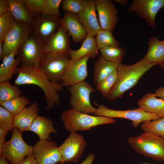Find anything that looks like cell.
I'll use <instances>...</instances> for the list:
<instances>
[{
	"label": "cell",
	"instance_id": "obj_21",
	"mask_svg": "<svg viewBox=\"0 0 164 164\" xmlns=\"http://www.w3.org/2000/svg\"><path fill=\"white\" fill-rule=\"evenodd\" d=\"M28 131L35 133L39 136V140H51L50 134L52 133L57 132L53 125L52 120L46 117L39 115L33 121Z\"/></svg>",
	"mask_w": 164,
	"mask_h": 164
},
{
	"label": "cell",
	"instance_id": "obj_15",
	"mask_svg": "<svg viewBox=\"0 0 164 164\" xmlns=\"http://www.w3.org/2000/svg\"><path fill=\"white\" fill-rule=\"evenodd\" d=\"M90 55L70 60L62 77L61 84L67 87L85 81L88 75L87 63Z\"/></svg>",
	"mask_w": 164,
	"mask_h": 164
},
{
	"label": "cell",
	"instance_id": "obj_12",
	"mask_svg": "<svg viewBox=\"0 0 164 164\" xmlns=\"http://www.w3.org/2000/svg\"><path fill=\"white\" fill-rule=\"evenodd\" d=\"M164 8V0H134L128 11L134 12L153 28H156L155 18L158 12Z\"/></svg>",
	"mask_w": 164,
	"mask_h": 164
},
{
	"label": "cell",
	"instance_id": "obj_45",
	"mask_svg": "<svg viewBox=\"0 0 164 164\" xmlns=\"http://www.w3.org/2000/svg\"><path fill=\"white\" fill-rule=\"evenodd\" d=\"M9 161L3 155H0V164H8Z\"/></svg>",
	"mask_w": 164,
	"mask_h": 164
},
{
	"label": "cell",
	"instance_id": "obj_49",
	"mask_svg": "<svg viewBox=\"0 0 164 164\" xmlns=\"http://www.w3.org/2000/svg\"><path fill=\"white\" fill-rule=\"evenodd\" d=\"M163 42H164V40H163Z\"/></svg>",
	"mask_w": 164,
	"mask_h": 164
},
{
	"label": "cell",
	"instance_id": "obj_26",
	"mask_svg": "<svg viewBox=\"0 0 164 164\" xmlns=\"http://www.w3.org/2000/svg\"><path fill=\"white\" fill-rule=\"evenodd\" d=\"M17 50L3 58L0 67V82L9 80L16 73L18 66L20 64L18 59L15 58Z\"/></svg>",
	"mask_w": 164,
	"mask_h": 164
},
{
	"label": "cell",
	"instance_id": "obj_34",
	"mask_svg": "<svg viewBox=\"0 0 164 164\" xmlns=\"http://www.w3.org/2000/svg\"><path fill=\"white\" fill-rule=\"evenodd\" d=\"M15 22L10 11L0 16V40H4L12 29Z\"/></svg>",
	"mask_w": 164,
	"mask_h": 164
},
{
	"label": "cell",
	"instance_id": "obj_13",
	"mask_svg": "<svg viewBox=\"0 0 164 164\" xmlns=\"http://www.w3.org/2000/svg\"><path fill=\"white\" fill-rule=\"evenodd\" d=\"M87 145L82 135L72 132L58 149L65 163H75L78 162L82 155Z\"/></svg>",
	"mask_w": 164,
	"mask_h": 164
},
{
	"label": "cell",
	"instance_id": "obj_27",
	"mask_svg": "<svg viewBox=\"0 0 164 164\" xmlns=\"http://www.w3.org/2000/svg\"><path fill=\"white\" fill-rule=\"evenodd\" d=\"M9 11L17 22H23L31 26L34 18L27 11L23 0H8Z\"/></svg>",
	"mask_w": 164,
	"mask_h": 164
},
{
	"label": "cell",
	"instance_id": "obj_14",
	"mask_svg": "<svg viewBox=\"0 0 164 164\" xmlns=\"http://www.w3.org/2000/svg\"><path fill=\"white\" fill-rule=\"evenodd\" d=\"M33 150L37 164L65 163L54 141L39 140L33 147Z\"/></svg>",
	"mask_w": 164,
	"mask_h": 164
},
{
	"label": "cell",
	"instance_id": "obj_3",
	"mask_svg": "<svg viewBox=\"0 0 164 164\" xmlns=\"http://www.w3.org/2000/svg\"><path fill=\"white\" fill-rule=\"evenodd\" d=\"M127 142L136 152L159 162H164V139L151 132L144 131L129 137Z\"/></svg>",
	"mask_w": 164,
	"mask_h": 164
},
{
	"label": "cell",
	"instance_id": "obj_33",
	"mask_svg": "<svg viewBox=\"0 0 164 164\" xmlns=\"http://www.w3.org/2000/svg\"><path fill=\"white\" fill-rule=\"evenodd\" d=\"M118 76L117 69L96 84V89L106 98L115 84Z\"/></svg>",
	"mask_w": 164,
	"mask_h": 164
},
{
	"label": "cell",
	"instance_id": "obj_9",
	"mask_svg": "<svg viewBox=\"0 0 164 164\" xmlns=\"http://www.w3.org/2000/svg\"><path fill=\"white\" fill-rule=\"evenodd\" d=\"M33 18L31 35L44 43L56 34L61 25V18L50 15L42 14Z\"/></svg>",
	"mask_w": 164,
	"mask_h": 164
},
{
	"label": "cell",
	"instance_id": "obj_30",
	"mask_svg": "<svg viewBox=\"0 0 164 164\" xmlns=\"http://www.w3.org/2000/svg\"><path fill=\"white\" fill-rule=\"evenodd\" d=\"M111 31L101 29L94 36L98 49L109 46H119L120 43Z\"/></svg>",
	"mask_w": 164,
	"mask_h": 164
},
{
	"label": "cell",
	"instance_id": "obj_48",
	"mask_svg": "<svg viewBox=\"0 0 164 164\" xmlns=\"http://www.w3.org/2000/svg\"><path fill=\"white\" fill-rule=\"evenodd\" d=\"M148 164L146 163H143V164Z\"/></svg>",
	"mask_w": 164,
	"mask_h": 164
},
{
	"label": "cell",
	"instance_id": "obj_11",
	"mask_svg": "<svg viewBox=\"0 0 164 164\" xmlns=\"http://www.w3.org/2000/svg\"><path fill=\"white\" fill-rule=\"evenodd\" d=\"M70 59L69 55L54 56L44 53L39 67L52 82L61 84L66 68Z\"/></svg>",
	"mask_w": 164,
	"mask_h": 164
},
{
	"label": "cell",
	"instance_id": "obj_10",
	"mask_svg": "<svg viewBox=\"0 0 164 164\" xmlns=\"http://www.w3.org/2000/svg\"><path fill=\"white\" fill-rule=\"evenodd\" d=\"M32 34L31 26L15 21L12 30L3 40V50L0 59L18 50Z\"/></svg>",
	"mask_w": 164,
	"mask_h": 164
},
{
	"label": "cell",
	"instance_id": "obj_17",
	"mask_svg": "<svg viewBox=\"0 0 164 164\" xmlns=\"http://www.w3.org/2000/svg\"><path fill=\"white\" fill-rule=\"evenodd\" d=\"M70 44L68 32L61 25L56 34L44 44L43 51L45 54L54 56L69 55Z\"/></svg>",
	"mask_w": 164,
	"mask_h": 164
},
{
	"label": "cell",
	"instance_id": "obj_31",
	"mask_svg": "<svg viewBox=\"0 0 164 164\" xmlns=\"http://www.w3.org/2000/svg\"><path fill=\"white\" fill-rule=\"evenodd\" d=\"M17 86L12 85L9 80L0 82V102L21 96L22 91Z\"/></svg>",
	"mask_w": 164,
	"mask_h": 164
},
{
	"label": "cell",
	"instance_id": "obj_32",
	"mask_svg": "<svg viewBox=\"0 0 164 164\" xmlns=\"http://www.w3.org/2000/svg\"><path fill=\"white\" fill-rule=\"evenodd\" d=\"M141 128L144 131L151 132L164 139V117L144 121Z\"/></svg>",
	"mask_w": 164,
	"mask_h": 164
},
{
	"label": "cell",
	"instance_id": "obj_42",
	"mask_svg": "<svg viewBox=\"0 0 164 164\" xmlns=\"http://www.w3.org/2000/svg\"><path fill=\"white\" fill-rule=\"evenodd\" d=\"M95 157L94 154L92 153H90L85 159L80 164H92ZM56 164H64L62 162H59Z\"/></svg>",
	"mask_w": 164,
	"mask_h": 164
},
{
	"label": "cell",
	"instance_id": "obj_39",
	"mask_svg": "<svg viewBox=\"0 0 164 164\" xmlns=\"http://www.w3.org/2000/svg\"><path fill=\"white\" fill-rule=\"evenodd\" d=\"M9 11V5L8 0H0V16Z\"/></svg>",
	"mask_w": 164,
	"mask_h": 164
},
{
	"label": "cell",
	"instance_id": "obj_20",
	"mask_svg": "<svg viewBox=\"0 0 164 164\" xmlns=\"http://www.w3.org/2000/svg\"><path fill=\"white\" fill-rule=\"evenodd\" d=\"M39 107L37 101L14 116V127L20 132L28 131L31 125L39 116Z\"/></svg>",
	"mask_w": 164,
	"mask_h": 164
},
{
	"label": "cell",
	"instance_id": "obj_37",
	"mask_svg": "<svg viewBox=\"0 0 164 164\" xmlns=\"http://www.w3.org/2000/svg\"><path fill=\"white\" fill-rule=\"evenodd\" d=\"M45 0H23L25 6L33 18L42 14Z\"/></svg>",
	"mask_w": 164,
	"mask_h": 164
},
{
	"label": "cell",
	"instance_id": "obj_7",
	"mask_svg": "<svg viewBox=\"0 0 164 164\" xmlns=\"http://www.w3.org/2000/svg\"><path fill=\"white\" fill-rule=\"evenodd\" d=\"M67 89L70 94L72 108L85 114H94L96 108L91 105L90 96L95 90L89 84L84 81L67 87Z\"/></svg>",
	"mask_w": 164,
	"mask_h": 164
},
{
	"label": "cell",
	"instance_id": "obj_2",
	"mask_svg": "<svg viewBox=\"0 0 164 164\" xmlns=\"http://www.w3.org/2000/svg\"><path fill=\"white\" fill-rule=\"evenodd\" d=\"M156 65L158 64L148 62L144 57L131 65H118L117 80L106 98L114 101L121 98L125 92L134 86L147 72Z\"/></svg>",
	"mask_w": 164,
	"mask_h": 164
},
{
	"label": "cell",
	"instance_id": "obj_19",
	"mask_svg": "<svg viewBox=\"0 0 164 164\" xmlns=\"http://www.w3.org/2000/svg\"><path fill=\"white\" fill-rule=\"evenodd\" d=\"M62 26L67 31L75 43H81L88 35L87 31L79 20L77 15L73 13L65 12L60 19Z\"/></svg>",
	"mask_w": 164,
	"mask_h": 164
},
{
	"label": "cell",
	"instance_id": "obj_35",
	"mask_svg": "<svg viewBox=\"0 0 164 164\" xmlns=\"http://www.w3.org/2000/svg\"><path fill=\"white\" fill-rule=\"evenodd\" d=\"M14 115L5 108L0 106V128L12 131L14 127Z\"/></svg>",
	"mask_w": 164,
	"mask_h": 164
},
{
	"label": "cell",
	"instance_id": "obj_23",
	"mask_svg": "<svg viewBox=\"0 0 164 164\" xmlns=\"http://www.w3.org/2000/svg\"><path fill=\"white\" fill-rule=\"evenodd\" d=\"M118 65L105 60L101 54L94 65L93 81L97 84L117 69Z\"/></svg>",
	"mask_w": 164,
	"mask_h": 164
},
{
	"label": "cell",
	"instance_id": "obj_28",
	"mask_svg": "<svg viewBox=\"0 0 164 164\" xmlns=\"http://www.w3.org/2000/svg\"><path fill=\"white\" fill-rule=\"evenodd\" d=\"M30 101L26 97L20 96L0 102V105L8 110L14 116L19 114L26 106L31 104Z\"/></svg>",
	"mask_w": 164,
	"mask_h": 164
},
{
	"label": "cell",
	"instance_id": "obj_38",
	"mask_svg": "<svg viewBox=\"0 0 164 164\" xmlns=\"http://www.w3.org/2000/svg\"><path fill=\"white\" fill-rule=\"evenodd\" d=\"M83 1V0H62L61 5L63 11L77 15L81 9Z\"/></svg>",
	"mask_w": 164,
	"mask_h": 164
},
{
	"label": "cell",
	"instance_id": "obj_1",
	"mask_svg": "<svg viewBox=\"0 0 164 164\" xmlns=\"http://www.w3.org/2000/svg\"><path fill=\"white\" fill-rule=\"evenodd\" d=\"M16 74L18 76L14 81L15 85L18 86L33 84L42 89L46 103V111L55 108L56 106H59L60 99L59 93L63 89L62 84L50 81L39 68L21 66L17 68Z\"/></svg>",
	"mask_w": 164,
	"mask_h": 164
},
{
	"label": "cell",
	"instance_id": "obj_40",
	"mask_svg": "<svg viewBox=\"0 0 164 164\" xmlns=\"http://www.w3.org/2000/svg\"><path fill=\"white\" fill-rule=\"evenodd\" d=\"M9 131L7 130L0 128V153H1L4 144L5 137L9 133Z\"/></svg>",
	"mask_w": 164,
	"mask_h": 164
},
{
	"label": "cell",
	"instance_id": "obj_47",
	"mask_svg": "<svg viewBox=\"0 0 164 164\" xmlns=\"http://www.w3.org/2000/svg\"><path fill=\"white\" fill-rule=\"evenodd\" d=\"M159 65L161 68L164 69V61L160 63Z\"/></svg>",
	"mask_w": 164,
	"mask_h": 164
},
{
	"label": "cell",
	"instance_id": "obj_5",
	"mask_svg": "<svg viewBox=\"0 0 164 164\" xmlns=\"http://www.w3.org/2000/svg\"><path fill=\"white\" fill-rule=\"evenodd\" d=\"M22 133L14 127L11 138L5 142L0 153L11 164H19L27 156L33 154V146L25 142Z\"/></svg>",
	"mask_w": 164,
	"mask_h": 164
},
{
	"label": "cell",
	"instance_id": "obj_43",
	"mask_svg": "<svg viewBox=\"0 0 164 164\" xmlns=\"http://www.w3.org/2000/svg\"><path fill=\"white\" fill-rule=\"evenodd\" d=\"M156 97L164 100V87H161L157 89L154 93Z\"/></svg>",
	"mask_w": 164,
	"mask_h": 164
},
{
	"label": "cell",
	"instance_id": "obj_46",
	"mask_svg": "<svg viewBox=\"0 0 164 164\" xmlns=\"http://www.w3.org/2000/svg\"><path fill=\"white\" fill-rule=\"evenodd\" d=\"M3 43V40H0V56H1L2 52Z\"/></svg>",
	"mask_w": 164,
	"mask_h": 164
},
{
	"label": "cell",
	"instance_id": "obj_36",
	"mask_svg": "<svg viewBox=\"0 0 164 164\" xmlns=\"http://www.w3.org/2000/svg\"><path fill=\"white\" fill-rule=\"evenodd\" d=\"M62 0H45L42 14L60 18L59 7Z\"/></svg>",
	"mask_w": 164,
	"mask_h": 164
},
{
	"label": "cell",
	"instance_id": "obj_29",
	"mask_svg": "<svg viewBox=\"0 0 164 164\" xmlns=\"http://www.w3.org/2000/svg\"><path fill=\"white\" fill-rule=\"evenodd\" d=\"M101 55L106 60L118 65L121 64L126 52L119 46H109L99 50Z\"/></svg>",
	"mask_w": 164,
	"mask_h": 164
},
{
	"label": "cell",
	"instance_id": "obj_44",
	"mask_svg": "<svg viewBox=\"0 0 164 164\" xmlns=\"http://www.w3.org/2000/svg\"><path fill=\"white\" fill-rule=\"evenodd\" d=\"M113 2L123 6L127 5L128 2V0H113Z\"/></svg>",
	"mask_w": 164,
	"mask_h": 164
},
{
	"label": "cell",
	"instance_id": "obj_22",
	"mask_svg": "<svg viewBox=\"0 0 164 164\" xmlns=\"http://www.w3.org/2000/svg\"><path fill=\"white\" fill-rule=\"evenodd\" d=\"M139 107L144 111L164 117V100L156 98L154 93H147L138 102Z\"/></svg>",
	"mask_w": 164,
	"mask_h": 164
},
{
	"label": "cell",
	"instance_id": "obj_4",
	"mask_svg": "<svg viewBox=\"0 0 164 164\" xmlns=\"http://www.w3.org/2000/svg\"><path fill=\"white\" fill-rule=\"evenodd\" d=\"M60 118L65 129L70 133L89 131L93 127L116 121L114 118L90 115L72 108L63 111Z\"/></svg>",
	"mask_w": 164,
	"mask_h": 164
},
{
	"label": "cell",
	"instance_id": "obj_8",
	"mask_svg": "<svg viewBox=\"0 0 164 164\" xmlns=\"http://www.w3.org/2000/svg\"><path fill=\"white\" fill-rule=\"evenodd\" d=\"M44 44L31 35L17 50L16 55L21 66L39 68L44 55Z\"/></svg>",
	"mask_w": 164,
	"mask_h": 164
},
{
	"label": "cell",
	"instance_id": "obj_6",
	"mask_svg": "<svg viewBox=\"0 0 164 164\" xmlns=\"http://www.w3.org/2000/svg\"><path fill=\"white\" fill-rule=\"evenodd\" d=\"M94 103L97 107L94 114V116L129 119L132 121V125L135 128H137L141 123L144 121L160 118L155 114L147 112L139 108L133 109L118 110L110 109L103 104L99 105L94 101Z\"/></svg>",
	"mask_w": 164,
	"mask_h": 164
},
{
	"label": "cell",
	"instance_id": "obj_16",
	"mask_svg": "<svg viewBox=\"0 0 164 164\" xmlns=\"http://www.w3.org/2000/svg\"><path fill=\"white\" fill-rule=\"evenodd\" d=\"M101 29L112 32L118 21V12L116 6L110 0H94Z\"/></svg>",
	"mask_w": 164,
	"mask_h": 164
},
{
	"label": "cell",
	"instance_id": "obj_18",
	"mask_svg": "<svg viewBox=\"0 0 164 164\" xmlns=\"http://www.w3.org/2000/svg\"><path fill=\"white\" fill-rule=\"evenodd\" d=\"M94 0H83L81 9L77 15L88 34L94 36L101 29L97 17Z\"/></svg>",
	"mask_w": 164,
	"mask_h": 164
},
{
	"label": "cell",
	"instance_id": "obj_25",
	"mask_svg": "<svg viewBox=\"0 0 164 164\" xmlns=\"http://www.w3.org/2000/svg\"><path fill=\"white\" fill-rule=\"evenodd\" d=\"M95 38L92 35L88 34L82 43L80 48L77 50L70 49L69 55L71 59H76L90 55V58L94 59L98 54Z\"/></svg>",
	"mask_w": 164,
	"mask_h": 164
},
{
	"label": "cell",
	"instance_id": "obj_24",
	"mask_svg": "<svg viewBox=\"0 0 164 164\" xmlns=\"http://www.w3.org/2000/svg\"><path fill=\"white\" fill-rule=\"evenodd\" d=\"M149 49L144 57L150 63L158 65L164 61V42L156 37L153 36L148 40Z\"/></svg>",
	"mask_w": 164,
	"mask_h": 164
},
{
	"label": "cell",
	"instance_id": "obj_41",
	"mask_svg": "<svg viewBox=\"0 0 164 164\" xmlns=\"http://www.w3.org/2000/svg\"><path fill=\"white\" fill-rule=\"evenodd\" d=\"M19 164H37V162L32 154L27 156Z\"/></svg>",
	"mask_w": 164,
	"mask_h": 164
}]
</instances>
